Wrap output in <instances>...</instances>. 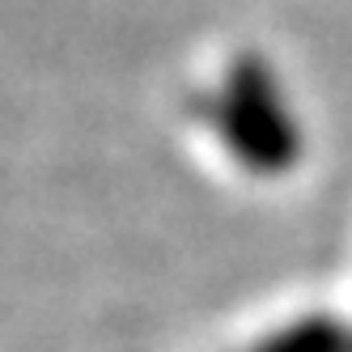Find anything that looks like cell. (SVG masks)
Segmentation results:
<instances>
[{
    "mask_svg": "<svg viewBox=\"0 0 352 352\" xmlns=\"http://www.w3.org/2000/svg\"><path fill=\"white\" fill-rule=\"evenodd\" d=\"M204 119L221 144L255 174H285L301 157V128L276 77L246 56L204 98Z\"/></svg>",
    "mask_w": 352,
    "mask_h": 352,
    "instance_id": "cell-1",
    "label": "cell"
},
{
    "mask_svg": "<svg viewBox=\"0 0 352 352\" xmlns=\"http://www.w3.org/2000/svg\"><path fill=\"white\" fill-rule=\"evenodd\" d=\"M246 352H352V322L336 314H301L267 331Z\"/></svg>",
    "mask_w": 352,
    "mask_h": 352,
    "instance_id": "cell-2",
    "label": "cell"
}]
</instances>
